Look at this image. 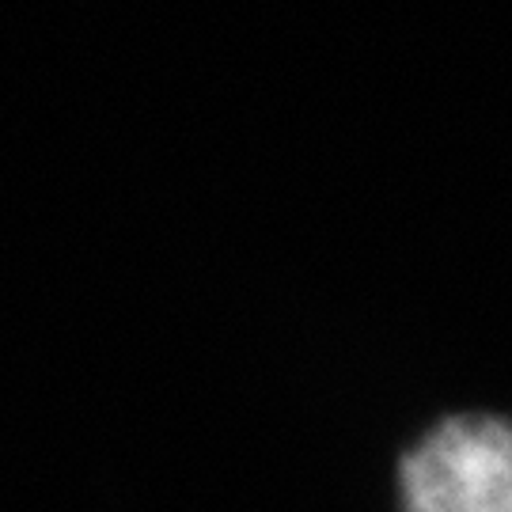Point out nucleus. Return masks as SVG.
<instances>
[{
    "label": "nucleus",
    "mask_w": 512,
    "mask_h": 512,
    "mask_svg": "<svg viewBox=\"0 0 512 512\" xmlns=\"http://www.w3.org/2000/svg\"><path fill=\"white\" fill-rule=\"evenodd\" d=\"M406 512H512V425L459 418L421 440L403 467Z\"/></svg>",
    "instance_id": "obj_1"
}]
</instances>
